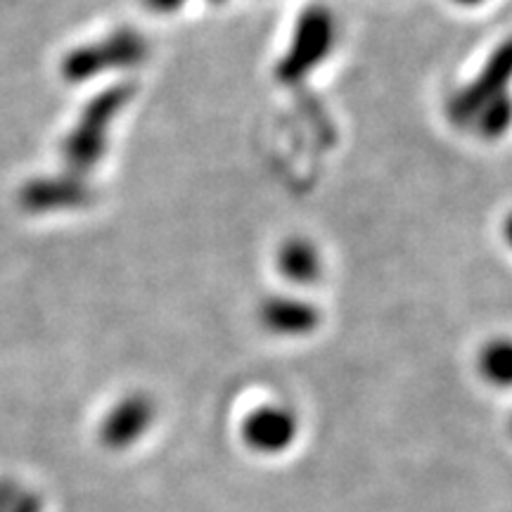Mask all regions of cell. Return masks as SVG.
I'll return each instance as SVG.
<instances>
[{
  "label": "cell",
  "mask_w": 512,
  "mask_h": 512,
  "mask_svg": "<svg viewBox=\"0 0 512 512\" xmlns=\"http://www.w3.org/2000/svg\"><path fill=\"white\" fill-rule=\"evenodd\" d=\"M451 5H456V8H463V10H472V8H482L484 3H489V0H448Z\"/></svg>",
  "instance_id": "5bb4252c"
},
{
  "label": "cell",
  "mask_w": 512,
  "mask_h": 512,
  "mask_svg": "<svg viewBox=\"0 0 512 512\" xmlns=\"http://www.w3.org/2000/svg\"><path fill=\"white\" fill-rule=\"evenodd\" d=\"M242 446L261 458H278L297 444L302 420L287 403L266 401L242 415L238 427Z\"/></svg>",
  "instance_id": "7a4b0ae2"
},
{
  "label": "cell",
  "mask_w": 512,
  "mask_h": 512,
  "mask_svg": "<svg viewBox=\"0 0 512 512\" xmlns=\"http://www.w3.org/2000/svg\"><path fill=\"white\" fill-rule=\"evenodd\" d=\"M157 420V403L145 392H131L121 396L107 408L98 425L100 444L110 451H128L152 430Z\"/></svg>",
  "instance_id": "5b68a950"
},
{
  "label": "cell",
  "mask_w": 512,
  "mask_h": 512,
  "mask_svg": "<svg viewBox=\"0 0 512 512\" xmlns=\"http://www.w3.org/2000/svg\"><path fill=\"white\" fill-rule=\"evenodd\" d=\"M510 74H512V43L510 46H505L494 60L486 64V69L477 79V83H472L463 95H458L456 107H453L456 117L470 121L472 114H475L484 102H489L491 98H496V95L505 93V83H508Z\"/></svg>",
  "instance_id": "9c48e42d"
},
{
  "label": "cell",
  "mask_w": 512,
  "mask_h": 512,
  "mask_svg": "<svg viewBox=\"0 0 512 512\" xmlns=\"http://www.w3.org/2000/svg\"><path fill=\"white\" fill-rule=\"evenodd\" d=\"M143 55V36L124 29L107 36L105 41L86 43V46L69 50L60 64V72L64 81L86 83L102 72H110V69L131 67V64L143 60Z\"/></svg>",
  "instance_id": "3957f363"
},
{
  "label": "cell",
  "mask_w": 512,
  "mask_h": 512,
  "mask_svg": "<svg viewBox=\"0 0 512 512\" xmlns=\"http://www.w3.org/2000/svg\"><path fill=\"white\" fill-rule=\"evenodd\" d=\"M503 238H505V242H508V247L512 249V211L505 216V221H503Z\"/></svg>",
  "instance_id": "9a60e30c"
},
{
  "label": "cell",
  "mask_w": 512,
  "mask_h": 512,
  "mask_svg": "<svg viewBox=\"0 0 512 512\" xmlns=\"http://www.w3.org/2000/svg\"><path fill=\"white\" fill-rule=\"evenodd\" d=\"M470 121L477 126L479 136L486 140H496L505 136V131L512 126V98L508 93L496 95V98L484 102V105L472 114Z\"/></svg>",
  "instance_id": "8fae6325"
},
{
  "label": "cell",
  "mask_w": 512,
  "mask_h": 512,
  "mask_svg": "<svg viewBox=\"0 0 512 512\" xmlns=\"http://www.w3.org/2000/svg\"><path fill=\"white\" fill-rule=\"evenodd\" d=\"M143 3L155 12H174L181 8L185 0H143Z\"/></svg>",
  "instance_id": "4fadbf2b"
},
{
  "label": "cell",
  "mask_w": 512,
  "mask_h": 512,
  "mask_svg": "<svg viewBox=\"0 0 512 512\" xmlns=\"http://www.w3.org/2000/svg\"><path fill=\"white\" fill-rule=\"evenodd\" d=\"M332 43H335V22L325 8L306 10L294 29L290 50H287L283 64H280V81L292 83L304 79L316 64L328 57Z\"/></svg>",
  "instance_id": "277c9868"
},
{
  "label": "cell",
  "mask_w": 512,
  "mask_h": 512,
  "mask_svg": "<svg viewBox=\"0 0 512 512\" xmlns=\"http://www.w3.org/2000/svg\"><path fill=\"white\" fill-rule=\"evenodd\" d=\"M259 320L278 337H306L318 330L320 311L311 302L290 294H275L259 306Z\"/></svg>",
  "instance_id": "52a82bcc"
},
{
  "label": "cell",
  "mask_w": 512,
  "mask_h": 512,
  "mask_svg": "<svg viewBox=\"0 0 512 512\" xmlns=\"http://www.w3.org/2000/svg\"><path fill=\"white\" fill-rule=\"evenodd\" d=\"M0 512H46V498L17 477H0Z\"/></svg>",
  "instance_id": "7c38bea8"
},
{
  "label": "cell",
  "mask_w": 512,
  "mask_h": 512,
  "mask_svg": "<svg viewBox=\"0 0 512 512\" xmlns=\"http://www.w3.org/2000/svg\"><path fill=\"white\" fill-rule=\"evenodd\" d=\"M91 200V190L76 174L36 176L22 185L17 202L22 211L34 216L57 214V211L79 209Z\"/></svg>",
  "instance_id": "8992f818"
},
{
  "label": "cell",
  "mask_w": 512,
  "mask_h": 512,
  "mask_svg": "<svg viewBox=\"0 0 512 512\" xmlns=\"http://www.w3.org/2000/svg\"><path fill=\"white\" fill-rule=\"evenodd\" d=\"M128 95L131 91L126 86H114L83 107L79 121L62 140V159L69 174L83 176L105 157L107 131L114 117L124 110Z\"/></svg>",
  "instance_id": "6da1fadb"
},
{
  "label": "cell",
  "mask_w": 512,
  "mask_h": 512,
  "mask_svg": "<svg viewBox=\"0 0 512 512\" xmlns=\"http://www.w3.org/2000/svg\"><path fill=\"white\" fill-rule=\"evenodd\" d=\"M275 271L292 285H311L323 275V254L313 240L292 235L275 252Z\"/></svg>",
  "instance_id": "ba28073f"
},
{
  "label": "cell",
  "mask_w": 512,
  "mask_h": 512,
  "mask_svg": "<svg viewBox=\"0 0 512 512\" xmlns=\"http://www.w3.org/2000/svg\"><path fill=\"white\" fill-rule=\"evenodd\" d=\"M477 375L496 389H512V337H491L479 347Z\"/></svg>",
  "instance_id": "30bf717a"
}]
</instances>
